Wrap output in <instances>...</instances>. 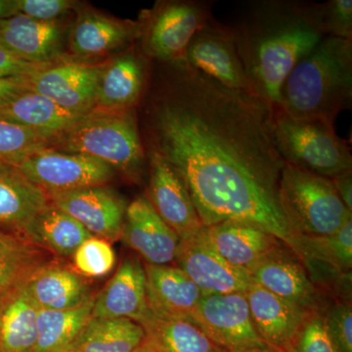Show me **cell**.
Instances as JSON below:
<instances>
[{
	"label": "cell",
	"instance_id": "cell-1",
	"mask_svg": "<svg viewBox=\"0 0 352 352\" xmlns=\"http://www.w3.org/2000/svg\"><path fill=\"white\" fill-rule=\"evenodd\" d=\"M161 64L168 80L146 108V152L161 155L180 175L204 226L242 222L294 251L298 235L282 203L286 163L275 144L272 108L182 59Z\"/></svg>",
	"mask_w": 352,
	"mask_h": 352
},
{
	"label": "cell",
	"instance_id": "cell-2",
	"mask_svg": "<svg viewBox=\"0 0 352 352\" xmlns=\"http://www.w3.org/2000/svg\"><path fill=\"white\" fill-rule=\"evenodd\" d=\"M231 27L252 94L271 108L294 67L327 38L316 2L302 0L252 1Z\"/></svg>",
	"mask_w": 352,
	"mask_h": 352
},
{
	"label": "cell",
	"instance_id": "cell-3",
	"mask_svg": "<svg viewBox=\"0 0 352 352\" xmlns=\"http://www.w3.org/2000/svg\"><path fill=\"white\" fill-rule=\"evenodd\" d=\"M352 104V41L327 36L294 67L280 95L289 117L335 126Z\"/></svg>",
	"mask_w": 352,
	"mask_h": 352
},
{
	"label": "cell",
	"instance_id": "cell-4",
	"mask_svg": "<svg viewBox=\"0 0 352 352\" xmlns=\"http://www.w3.org/2000/svg\"><path fill=\"white\" fill-rule=\"evenodd\" d=\"M50 148L94 157L135 182L147 163L136 108L94 109L55 138Z\"/></svg>",
	"mask_w": 352,
	"mask_h": 352
},
{
	"label": "cell",
	"instance_id": "cell-5",
	"mask_svg": "<svg viewBox=\"0 0 352 352\" xmlns=\"http://www.w3.org/2000/svg\"><path fill=\"white\" fill-rule=\"evenodd\" d=\"M271 124L285 163L329 179L352 170L351 148L335 126L318 120L295 119L279 108H272Z\"/></svg>",
	"mask_w": 352,
	"mask_h": 352
},
{
	"label": "cell",
	"instance_id": "cell-6",
	"mask_svg": "<svg viewBox=\"0 0 352 352\" xmlns=\"http://www.w3.org/2000/svg\"><path fill=\"white\" fill-rule=\"evenodd\" d=\"M282 203L296 235L335 233L352 217L332 180L285 164L280 182Z\"/></svg>",
	"mask_w": 352,
	"mask_h": 352
},
{
	"label": "cell",
	"instance_id": "cell-7",
	"mask_svg": "<svg viewBox=\"0 0 352 352\" xmlns=\"http://www.w3.org/2000/svg\"><path fill=\"white\" fill-rule=\"evenodd\" d=\"M210 0L160 2L139 23L146 56L159 63L182 59L194 36L214 18Z\"/></svg>",
	"mask_w": 352,
	"mask_h": 352
},
{
	"label": "cell",
	"instance_id": "cell-8",
	"mask_svg": "<svg viewBox=\"0 0 352 352\" xmlns=\"http://www.w3.org/2000/svg\"><path fill=\"white\" fill-rule=\"evenodd\" d=\"M17 168L46 194L90 186H102L116 175L112 166L85 155L39 150L24 160Z\"/></svg>",
	"mask_w": 352,
	"mask_h": 352
},
{
	"label": "cell",
	"instance_id": "cell-9",
	"mask_svg": "<svg viewBox=\"0 0 352 352\" xmlns=\"http://www.w3.org/2000/svg\"><path fill=\"white\" fill-rule=\"evenodd\" d=\"M190 321L224 352L265 344L252 324L245 293L204 295Z\"/></svg>",
	"mask_w": 352,
	"mask_h": 352
},
{
	"label": "cell",
	"instance_id": "cell-10",
	"mask_svg": "<svg viewBox=\"0 0 352 352\" xmlns=\"http://www.w3.org/2000/svg\"><path fill=\"white\" fill-rule=\"evenodd\" d=\"M182 60L223 87L254 96L231 25L212 18L192 38Z\"/></svg>",
	"mask_w": 352,
	"mask_h": 352
},
{
	"label": "cell",
	"instance_id": "cell-11",
	"mask_svg": "<svg viewBox=\"0 0 352 352\" xmlns=\"http://www.w3.org/2000/svg\"><path fill=\"white\" fill-rule=\"evenodd\" d=\"M105 64H87L64 59L25 76L30 91L43 95L76 115L95 108L97 83Z\"/></svg>",
	"mask_w": 352,
	"mask_h": 352
},
{
	"label": "cell",
	"instance_id": "cell-12",
	"mask_svg": "<svg viewBox=\"0 0 352 352\" xmlns=\"http://www.w3.org/2000/svg\"><path fill=\"white\" fill-rule=\"evenodd\" d=\"M175 263L204 295L245 293L252 283L248 271L229 263L215 251L206 227L193 237L180 240Z\"/></svg>",
	"mask_w": 352,
	"mask_h": 352
},
{
	"label": "cell",
	"instance_id": "cell-13",
	"mask_svg": "<svg viewBox=\"0 0 352 352\" xmlns=\"http://www.w3.org/2000/svg\"><path fill=\"white\" fill-rule=\"evenodd\" d=\"M148 153L149 183L145 195L162 219L180 240L201 232V223L182 178L161 155Z\"/></svg>",
	"mask_w": 352,
	"mask_h": 352
},
{
	"label": "cell",
	"instance_id": "cell-14",
	"mask_svg": "<svg viewBox=\"0 0 352 352\" xmlns=\"http://www.w3.org/2000/svg\"><path fill=\"white\" fill-rule=\"evenodd\" d=\"M50 203L63 210L101 239L116 242L122 238L126 219L124 199L105 185L48 194Z\"/></svg>",
	"mask_w": 352,
	"mask_h": 352
},
{
	"label": "cell",
	"instance_id": "cell-15",
	"mask_svg": "<svg viewBox=\"0 0 352 352\" xmlns=\"http://www.w3.org/2000/svg\"><path fill=\"white\" fill-rule=\"evenodd\" d=\"M252 281L310 312H323L329 303L310 280L302 259L283 245L250 272Z\"/></svg>",
	"mask_w": 352,
	"mask_h": 352
},
{
	"label": "cell",
	"instance_id": "cell-16",
	"mask_svg": "<svg viewBox=\"0 0 352 352\" xmlns=\"http://www.w3.org/2000/svg\"><path fill=\"white\" fill-rule=\"evenodd\" d=\"M120 240L151 265L175 263L180 243L179 237L157 214L145 194L127 206Z\"/></svg>",
	"mask_w": 352,
	"mask_h": 352
},
{
	"label": "cell",
	"instance_id": "cell-17",
	"mask_svg": "<svg viewBox=\"0 0 352 352\" xmlns=\"http://www.w3.org/2000/svg\"><path fill=\"white\" fill-rule=\"evenodd\" d=\"M147 300L144 263L126 256L112 279L95 295L94 318L129 319L139 325L152 316Z\"/></svg>",
	"mask_w": 352,
	"mask_h": 352
},
{
	"label": "cell",
	"instance_id": "cell-18",
	"mask_svg": "<svg viewBox=\"0 0 352 352\" xmlns=\"http://www.w3.org/2000/svg\"><path fill=\"white\" fill-rule=\"evenodd\" d=\"M64 25L25 15L0 20V47L23 61L50 65L62 61Z\"/></svg>",
	"mask_w": 352,
	"mask_h": 352
},
{
	"label": "cell",
	"instance_id": "cell-19",
	"mask_svg": "<svg viewBox=\"0 0 352 352\" xmlns=\"http://www.w3.org/2000/svg\"><path fill=\"white\" fill-rule=\"evenodd\" d=\"M254 327L265 344L284 349L302 327L310 312L252 281L245 292Z\"/></svg>",
	"mask_w": 352,
	"mask_h": 352
},
{
	"label": "cell",
	"instance_id": "cell-20",
	"mask_svg": "<svg viewBox=\"0 0 352 352\" xmlns=\"http://www.w3.org/2000/svg\"><path fill=\"white\" fill-rule=\"evenodd\" d=\"M150 311L166 319L191 320L203 292L176 265L144 263Z\"/></svg>",
	"mask_w": 352,
	"mask_h": 352
},
{
	"label": "cell",
	"instance_id": "cell-21",
	"mask_svg": "<svg viewBox=\"0 0 352 352\" xmlns=\"http://www.w3.org/2000/svg\"><path fill=\"white\" fill-rule=\"evenodd\" d=\"M147 60L135 50L105 63L97 83L94 109L136 108L147 85Z\"/></svg>",
	"mask_w": 352,
	"mask_h": 352
},
{
	"label": "cell",
	"instance_id": "cell-22",
	"mask_svg": "<svg viewBox=\"0 0 352 352\" xmlns=\"http://www.w3.org/2000/svg\"><path fill=\"white\" fill-rule=\"evenodd\" d=\"M206 233L222 258L249 273L285 245L272 234L242 222H220L206 227Z\"/></svg>",
	"mask_w": 352,
	"mask_h": 352
},
{
	"label": "cell",
	"instance_id": "cell-23",
	"mask_svg": "<svg viewBox=\"0 0 352 352\" xmlns=\"http://www.w3.org/2000/svg\"><path fill=\"white\" fill-rule=\"evenodd\" d=\"M22 287L38 309H71L94 295L85 277L53 261L34 271Z\"/></svg>",
	"mask_w": 352,
	"mask_h": 352
},
{
	"label": "cell",
	"instance_id": "cell-24",
	"mask_svg": "<svg viewBox=\"0 0 352 352\" xmlns=\"http://www.w3.org/2000/svg\"><path fill=\"white\" fill-rule=\"evenodd\" d=\"M50 197L13 164L0 163V230L22 235Z\"/></svg>",
	"mask_w": 352,
	"mask_h": 352
},
{
	"label": "cell",
	"instance_id": "cell-25",
	"mask_svg": "<svg viewBox=\"0 0 352 352\" xmlns=\"http://www.w3.org/2000/svg\"><path fill=\"white\" fill-rule=\"evenodd\" d=\"M139 23L85 11L72 28L69 47L76 57L102 56L139 38Z\"/></svg>",
	"mask_w": 352,
	"mask_h": 352
},
{
	"label": "cell",
	"instance_id": "cell-26",
	"mask_svg": "<svg viewBox=\"0 0 352 352\" xmlns=\"http://www.w3.org/2000/svg\"><path fill=\"white\" fill-rule=\"evenodd\" d=\"M83 116L68 112L32 91H25L0 106V119L54 138L71 129Z\"/></svg>",
	"mask_w": 352,
	"mask_h": 352
},
{
	"label": "cell",
	"instance_id": "cell-27",
	"mask_svg": "<svg viewBox=\"0 0 352 352\" xmlns=\"http://www.w3.org/2000/svg\"><path fill=\"white\" fill-rule=\"evenodd\" d=\"M22 236L50 254L69 258L94 235L71 215L50 203L28 224Z\"/></svg>",
	"mask_w": 352,
	"mask_h": 352
},
{
	"label": "cell",
	"instance_id": "cell-28",
	"mask_svg": "<svg viewBox=\"0 0 352 352\" xmlns=\"http://www.w3.org/2000/svg\"><path fill=\"white\" fill-rule=\"evenodd\" d=\"M38 308L22 285L0 298V352H34Z\"/></svg>",
	"mask_w": 352,
	"mask_h": 352
},
{
	"label": "cell",
	"instance_id": "cell-29",
	"mask_svg": "<svg viewBox=\"0 0 352 352\" xmlns=\"http://www.w3.org/2000/svg\"><path fill=\"white\" fill-rule=\"evenodd\" d=\"M144 339V329L136 322L91 317L63 352H131Z\"/></svg>",
	"mask_w": 352,
	"mask_h": 352
},
{
	"label": "cell",
	"instance_id": "cell-30",
	"mask_svg": "<svg viewBox=\"0 0 352 352\" xmlns=\"http://www.w3.org/2000/svg\"><path fill=\"white\" fill-rule=\"evenodd\" d=\"M50 261V252L24 236L0 230V298Z\"/></svg>",
	"mask_w": 352,
	"mask_h": 352
},
{
	"label": "cell",
	"instance_id": "cell-31",
	"mask_svg": "<svg viewBox=\"0 0 352 352\" xmlns=\"http://www.w3.org/2000/svg\"><path fill=\"white\" fill-rule=\"evenodd\" d=\"M94 300L92 295L71 309H38V342L34 352L66 351L91 318Z\"/></svg>",
	"mask_w": 352,
	"mask_h": 352
},
{
	"label": "cell",
	"instance_id": "cell-32",
	"mask_svg": "<svg viewBox=\"0 0 352 352\" xmlns=\"http://www.w3.org/2000/svg\"><path fill=\"white\" fill-rule=\"evenodd\" d=\"M141 326L146 338L162 352H224L189 320L152 315Z\"/></svg>",
	"mask_w": 352,
	"mask_h": 352
},
{
	"label": "cell",
	"instance_id": "cell-33",
	"mask_svg": "<svg viewBox=\"0 0 352 352\" xmlns=\"http://www.w3.org/2000/svg\"><path fill=\"white\" fill-rule=\"evenodd\" d=\"M294 252L302 261H318L340 273L351 272L352 217L330 235L298 236Z\"/></svg>",
	"mask_w": 352,
	"mask_h": 352
},
{
	"label": "cell",
	"instance_id": "cell-34",
	"mask_svg": "<svg viewBox=\"0 0 352 352\" xmlns=\"http://www.w3.org/2000/svg\"><path fill=\"white\" fill-rule=\"evenodd\" d=\"M54 139L0 119V163L17 166L34 153L50 148Z\"/></svg>",
	"mask_w": 352,
	"mask_h": 352
},
{
	"label": "cell",
	"instance_id": "cell-35",
	"mask_svg": "<svg viewBox=\"0 0 352 352\" xmlns=\"http://www.w3.org/2000/svg\"><path fill=\"white\" fill-rule=\"evenodd\" d=\"M73 259L78 274L97 278L105 276L113 270L116 254L109 241L91 236L78 247Z\"/></svg>",
	"mask_w": 352,
	"mask_h": 352
},
{
	"label": "cell",
	"instance_id": "cell-36",
	"mask_svg": "<svg viewBox=\"0 0 352 352\" xmlns=\"http://www.w3.org/2000/svg\"><path fill=\"white\" fill-rule=\"evenodd\" d=\"M329 338L339 352H352L351 300H333L322 312Z\"/></svg>",
	"mask_w": 352,
	"mask_h": 352
},
{
	"label": "cell",
	"instance_id": "cell-37",
	"mask_svg": "<svg viewBox=\"0 0 352 352\" xmlns=\"http://www.w3.org/2000/svg\"><path fill=\"white\" fill-rule=\"evenodd\" d=\"M285 351L339 352L329 338L321 312L310 315Z\"/></svg>",
	"mask_w": 352,
	"mask_h": 352
},
{
	"label": "cell",
	"instance_id": "cell-38",
	"mask_svg": "<svg viewBox=\"0 0 352 352\" xmlns=\"http://www.w3.org/2000/svg\"><path fill=\"white\" fill-rule=\"evenodd\" d=\"M317 9L326 36L352 41L351 0H329L317 3Z\"/></svg>",
	"mask_w": 352,
	"mask_h": 352
},
{
	"label": "cell",
	"instance_id": "cell-39",
	"mask_svg": "<svg viewBox=\"0 0 352 352\" xmlns=\"http://www.w3.org/2000/svg\"><path fill=\"white\" fill-rule=\"evenodd\" d=\"M14 6L16 15L21 14L32 19L55 22L73 9L75 3L69 0H14Z\"/></svg>",
	"mask_w": 352,
	"mask_h": 352
},
{
	"label": "cell",
	"instance_id": "cell-40",
	"mask_svg": "<svg viewBox=\"0 0 352 352\" xmlns=\"http://www.w3.org/2000/svg\"><path fill=\"white\" fill-rule=\"evenodd\" d=\"M51 65V64H50ZM48 65L29 63L14 56L0 47V76H22L31 75Z\"/></svg>",
	"mask_w": 352,
	"mask_h": 352
},
{
	"label": "cell",
	"instance_id": "cell-41",
	"mask_svg": "<svg viewBox=\"0 0 352 352\" xmlns=\"http://www.w3.org/2000/svg\"><path fill=\"white\" fill-rule=\"evenodd\" d=\"M25 91L30 90L25 83V76H0V106Z\"/></svg>",
	"mask_w": 352,
	"mask_h": 352
},
{
	"label": "cell",
	"instance_id": "cell-42",
	"mask_svg": "<svg viewBox=\"0 0 352 352\" xmlns=\"http://www.w3.org/2000/svg\"><path fill=\"white\" fill-rule=\"evenodd\" d=\"M333 186L346 207L352 212V170L333 178Z\"/></svg>",
	"mask_w": 352,
	"mask_h": 352
},
{
	"label": "cell",
	"instance_id": "cell-43",
	"mask_svg": "<svg viewBox=\"0 0 352 352\" xmlns=\"http://www.w3.org/2000/svg\"><path fill=\"white\" fill-rule=\"evenodd\" d=\"M16 15L14 0H0V20Z\"/></svg>",
	"mask_w": 352,
	"mask_h": 352
},
{
	"label": "cell",
	"instance_id": "cell-44",
	"mask_svg": "<svg viewBox=\"0 0 352 352\" xmlns=\"http://www.w3.org/2000/svg\"><path fill=\"white\" fill-rule=\"evenodd\" d=\"M131 352H162L152 342L146 338L136 349Z\"/></svg>",
	"mask_w": 352,
	"mask_h": 352
},
{
	"label": "cell",
	"instance_id": "cell-45",
	"mask_svg": "<svg viewBox=\"0 0 352 352\" xmlns=\"http://www.w3.org/2000/svg\"><path fill=\"white\" fill-rule=\"evenodd\" d=\"M239 352H286L284 349L279 347L270 346V344H263L261 346L251 347V349H245Z\"/></svg>",
	"mask_w": 352,
	"mask_h": 352
}]
</instances>
